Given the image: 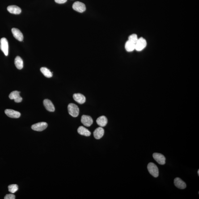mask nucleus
Segmentation results:
<instances>
[{
  "label": "nucleus",
  "mask_w": 199,
  "mask_h": 199,
  "mask_svg": "<svg viewBox=\"0 0 199 199\" xmlns=\"http://www.w3.org/2000/svg\"><path fill=\"white\" fill-rule=\"evenodd\" d=\"M68 111L69 114L73 117H77L79 114V109L78 106L73 103H70L68 107Z\"/></svg>",
  "instance_id": "obj_1"
},
{
  "label": "nucleus",
  "mask_w": 199,
  "mask_h": 199,
  "mask_svg": "<svg viewBox=\"0 0 199 199\" xmlns=\"http://www.w3.org/2000/svg\"><path fill=\"white\" fill-rule=\"evenodd\" d=\"M147 168L150 175L154 177H158L159 175V169L155 164L150 162L148 164Z\"/></svg>",
  "instance_id": "obj_2"
},
{
  "label": "nucleus",
  "mask_w": 199,
  "mask_h": 199,
  "mask_svg": "<svg viewBox=\"0 0 199 199\" xmlns=\"http://www.w3.org/2000/svg\"><path fill=\"white\" fill-rule=\"evenodd\" d=\"M0 48L5 56L8 55L9 45L8 41L5 38H2L0 40Z\"/></svg>",
  "instance_id": "obj_3"
},
{
  "label": "nucleus",
  "mask_w": 199,
  "mask_h": 199,
  "mask_svg": "<svg viewBox=\"0 0 199 199\" xmlns=\"http://www.w3.org/2000/svg\"><path fill=\"white\" fill-rule=\"evenodd\" d=\"M147 45L146 40L144 38H140L138 39L135 45V49L138 51L142 50Z\"/></svg>",
  "instance_id": "obj_4"
},
{
  "label": "nucleus",
  "mask_w": 199,
  "mask_h": 199,
  "mask_svg": "<svg viewBox=\"0 0 199 199\" xmlns=\"http://www.w3.org/2000/svg\"><path fill=\"white\" fill-rule=\"evenodd\" d=\"M72 8L74 10L79 13L84 12L86 10L85 5L83 3L79 1H77L73 4Z\"/></svg>",
  "instance_id": "obj_5"
},
{
  "label": "nucleus",
  "mask_w": 199,
  "mask_h": 199,
  "mask_svg": "<svg viewBox=\"0 0 199 199\" xmlns=\"http://www.w3.org/2000/svg\"><path fill=\"white\" fill-rule=\"evenodd\" d=\"M153 157L160 164L164 165L166 163V158L163 154L159 153H154L153 154Z\"/></svg>",
  "instance_id": "obj_6"
},
{
  "label": "nucleus",
  "mask_w": 199,
  "mask_h": 199,
  "mask_svg": "<svg viewBox=\"0 0 199 199\" xmlns=\"http://www.w3.org/2000/svg\"><path fill=\"white\" fill-rule=\"evenodd\" d=\"M47 126L48 124L46 123L40 122L34 124L31 126V128L34 131H42L45 129Z\"/></svg>",
  "instance_id": "obj_7"
},
{
  "label": "nucleus",
  "mask_w": 199,
  "mask_h": 199,
  "mask_svg": "<svg viewBox=\"0 0 199 199\" xmlns=\"http://www.w3.org/2000/svg\"><path fill=\"white\" fill-rule=\"evenodd\" d=\"M81 122L85 126L89 127L93 123V120L91 116L83 115L81 118Z\"/></svg>",
  "instance_id": "obj_8"
},
{
  "label": "nucleus",
  "mask_w": 199,
  "mask_h": 199,
  "mask_svg": "<svg viewBox=\"0 0 199 199\" xmlns=\"http://www.w3.org/2000/svg\"><path fill=\"white\" fill-rule=\"evenodd\" d=\"M19 91H14L10 93L9 95V97L11 100H14L16 103H20L22 100V98L20 95Z\"/></svg>",
  "instance_id": "obj_9"
},
{
  "label": "nucleus",
  "mask_w": 199,
  "mask_h": 199,
  "mask_svg": "<svg viewBox=\"0 0 199 199\" xmlns=\"http://www.w3.org/2000/svg\"><path fill=\"white\" fill-rule=\"evenodd\" d=\"M5 113L8 116L11 118H19L21 116L19 112L11 109H6L5 111Z\"/></svg>",
  "instance_id": "obj_10"
},
{
  "label": "nucleus",
  "mask_w": 199,
  "mask_h": 199,
  "mask_svg": "<svg viewBox=\"0 0 199 199\" xmlns=\"http://www.w3.org/2000/svg\"><path fill=\"white\" fill-rule=\"evenodd\" d=\"M12 32L14 37L20 41H23V36L20 31L18 28H14L12 29Z\"/></svg>",
  "instance_id": "obj_11"
},
{
  "label": "nucleus",
  "mask_w": 199,
  "mask_h": 199,
  "mask_svg": "<svg viewBox=\"0 0 199 199\" xmlns=\"http://www.w3.org/2000/svg\"><path fill=\"white\" fill-rule=\"evenodd\" d=\"M174 184L178 188L180 189H184L186 188V183L183 180L179 177L175 178L174 180Z\"/></svg>",
  "instance_id": "obj_12"
},
{
  "label": "nucleus",
  "mask_w": 199,
  "mask_h": 199,
  "mask_svg": "<svg viewBox=\"0 0 199 199\" xmlns=\"http://www.w3.org/2000/svg\"><path fill=\"white\" fill-rule=\"evenodd\" d=\"M7 11L10 14H19L21 13V9L16 5H10L7 7Z\"/></svg>",
  "instance_id": "obj_13"
},
{
  "label": "nucleus",
  "mask_w": 199,
  "mask_h": 199,
  "mask_svg": "<svg viewBox=\"0 0 199 199\" xmlns=\"http://www.w3.org/2000/svg\"><path fill=\"white\" fill-rule=\"evenodd\" d=\"M44 106L46 109L50 112H53L55 110L54 105L50 100L48 99L44 100L43 101Z\"/></svg>",
  "instance_id": "obj_14"
},
{
  "label": "nucleus",
  "mask_w": 199,
  "mask_h": 199,
  "mask_svg": "<svg viewBox=\"0 0 199 199\" xmlns=\"http://www.w3.org/2000/svg\"><path fill=\"white\" fill-rule=\"evenodd\" d=\"M104 129L102 127H99L94 131L93 133L94 137L97 139H100L104 135Z\"/></svg>",
  "instance_id": "obj_15"
},
{
  "label": "nucleus",
  "mask_w": 199,
  "mask_h": 199,
  "mask_svg": "<svg viewBox=\"0 0 199 199\" xmlns=\"http://www.w3.org/2000/svg\"><path fill=\"white\" fill-rule=\"evenodd\" d=\"M73 98L76 102L80 104H83L86 102V97L82 94L76 93L73 95Z\"/></svg>",
  "instance_id": "obj_16"
},
{
  "label": "nucleus",
  "mask_w": 199,
  "mask_h": 199,
  "mask_svg": "<svg viewBox=\"0 0 199 199\" xmlns=\"http://www.w3.org/2000/svg\"><path fill=\"white\" fill-rule=\"evenodd\" d=\"M108 120L106 117L104 116H102L97 119L96 123L100 127H103L106 125Z\"/></svg>",
  "instance_id": "obj_17"
},
{
  "label": "nucleus",
  "mask_w": 199,
  "mask_h": 199,
  "mask_svg": "<svg viewBox=\"0 0 199 199\" xmlns=\"http://www.w3.org/2000/svg\"><path fill=\"white\" fill-rule=\"evenodd\" d=\"M78 132L79 134L86 136V137H89L91 134V132L88 129L83 126H80L79 127Z\"/></svg>",
  "instance_id": "obj_18"
},
{
  "label": "nucleus",
  "mask_w": 199,
  "mask_h": 199,
  "mask_svg": "<svg viewBox=\"0 0 199 199\" xmlns=\"http://www.w3.org/2000/svg\"><path fill=\"white\" fill-rule=\"evenodd\" d=\"M136 44L128 40L126 43L125 48L128 52H132L135 49Z\"/></svg>",
  "instance_id": "obj_19"
},
{
  "label": "nucleus",
  "mask_w": 199,
  "mask_h": 199,
  "mask_svg": "<svg viewBox=\"0 0 199 199\" xmlns=\"http://www.w3.org/2000/svg\"><path fill=\"white\" fill-rule=\"evenodd\" d=\"M14 64L16 67L18 69H22L23 67V60L19 56H17L14 60Z\"/></svg>",
  "instance_id": "obj_20"
},
{
  "label": "nucleus",
  "mask_w": 199,
  "mask_h": 199,
  "mask_svg": "<svg viewBox=\"0 0 199 199\" xmlns=\"http://www.w3.org/2000/svg\"><path fill=\"white\" fill-rule=\"evenodd\" d=\"M41 71L45 77L50 78L52 76V74L50 70L45 67H42L40 69Z\"/></svg>",
  "instance_id": "obj_21"
},
{
  "label": "nucleus",
  "mask_w": 199,
  "mask_h": 199,
  "mask_svg": "<svg viewBox=\"0 0 199 199\" xmlns=\"http://www.w3.org/2000/svg\"><path fill=\"white\" fill-rule=\"evenodd\" d=\"M9 191L12 193H15L18 190V185L16 184H12L8 186Z\"/></svg>",
  "instance_id": "obj_22"
},
{
  "label": "nucleus",
  "mask_w": 199,
  "mask_h": 199,
  "mask_svg": "<svg viewBox=\"0 0 199 199\" xmlns=\"http://www.w3.org/2000/svg\"><path fill=\"white\" fill-rule=\"evenodd\" d=\"M138 39L137 36L136 34H133V35H130L129 36V38H128V40L135 44L137 43Z\"/></svg>",
  "instance_id": "obj_23"
},
{
  "label": "nucleus",
  "mask_w": 199,
  "mask_h": 199,
  "mask_svg": "<svg viewBox=\"0 0 199 199\" xmlns=\"http://www.w3.org/2000/svg\"><path fill=\"white\" fill-rule=\"evenodd\" d=\"M5 199H14L15 196L13 194H9L6 195L4 197Z\"/></svg>",
  "instance_id": "obj_24"
},
{
  "label": "nucleus",
  "mask_w": 199,
  "mask_h": 199,
  "mask_svg": "<svg viewBox=\"0 0 199 199\" xmlns=\"http://www.w3.org/2000/svg\"><path fill=\"white\" fill-rule=\"evenodd\" d=\"M67 0H55V2L59 4H62L65 3Z\"/></svg>",
  "instance_id": "obj_25"
},
{
  "label": "nucleus",
  "mask_w": 199,
  "mask_h": 199,
  "mask_svg": "<svg viewBox=\"0 0 199 199\" xmlns=\"http://www.w3.org/2000/svg\"><path fill=\"white\" fill-rule=\"evenodd\" d=\"M198 174V175H199V170H198V172H197Z\"/></svg>",
  "instance_id": "obj_26"
}]
</instances>
